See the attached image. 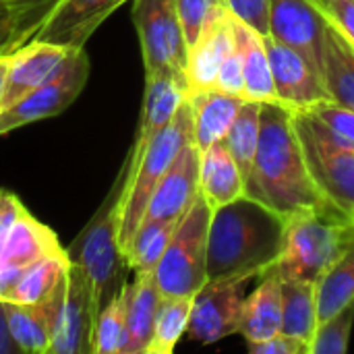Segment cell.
Listing matches in <instances>:
<instances>
[{"mask_svg": "<svg viewBox=\"0 0 354 354\" xmlns=\"http://www.w3.org/2000/svg\"><path fill=\"white\" fill-rule=\"evenodd\" d=\"M245 195L259 199L286 220L311 209L338 216L311 180L292 114L282 104L261 106L259 147Z\"/></svg>", "mask_w": 354, "mask_h": 354, "instance_id": "obj_1", "label": "cell"}, {"mask_svg": "<svg viewBox=\"0 0 354 354\" xmlns=\"http://www.w3.org/2000/svg\"><path fill=\"white\" fill-rule=\"evenodd\" d=\"M286 218L253 197L214 209L207 243V280L236 274H268L284 245Z\"/></svg>", "mask_w": 354, "mask_h": 354, "instance_id": "obj_2", "label": "cell"}, {"mask_svg": "<svg viewBox=\"0 0 354 354\" xmlns=\"http://www.w3.org/2000/svg\"><path fill=\"white\" fill-rule=\"evenodd\" d=\"M189 143H195L193 139V106L189 100H185L174 114V118L149 141V145L137 156L127 158V178L120 193V224H118V241L122 247V253L127 251L129 243L133 241L137 228L141 226L145 218L147 203L180 153V149Z\"/></svg>", "mask_w": 354, "mask_h": 354, "instance_id": "obj_3", "label": "cell"}, {"mask_svg": "<svg viewBox=\"0 0 354 354\" xmlns=\"http://www.w3.org/2000/svg\"><path fill=\"white\" fill-rule=\"evenodd\" d=\"M124 178H127V164L122 166L116 183L108 191L97 212L77 234V239L66 247L68 259L83 270V274L91 284L97 313L127 284L129 263L118 241V224H120L118 207H120V193L124 187Z\"/></svg>", "mask_w": 354, "mask_h": 354, "instance_id": "obj_4", "label": "cell"}, {"mask_svg": "<svg viewBox=\"0 0 354 354\" xmlns=\"http://www.w3.org/2000/svg\"><path fill=\"white\" fill-rule=\"evenodd\" d=\"M353 239L351 220L328 212H299L286 220L282 253L274 268L282 280L317 284Z\"/></svg>", "mask_w": 354, "mask_h": 354, "instance_id": "obj_5", "label": "cell"}, {"mask_svg": "<svg viewBox=\"0 0 354 354\" xmlns=\"http://www.w3.org/2000/svg\"><path fill=\"white\" fill-rule=\"evenodd\" d=\"M301 141L307 170L328 205L353 222L354 214V149L309 110H290Z\"/></svg>", "mask_w": 354, "mask_h": 354, "instance_id": "obj_6", "label": "cell"}, {"mask_svg": "<svg viewBox=\"0 0 354 354\" xmlns=\"http://www.w3.org/2000/svg\"><path fill=\"white\" fill-rule=\"evenodd\" d=\"M68 255L56 232L39 222L23 201L0 189V301H6L25 270L46 257Z\"/></svg>", "mask_w": 354, "mask_h": 354, "instance_id": "obj_7", "label": "cell"}, {"mask_svg": "<svg viewBox=\"0 0 354 354\" xmlns=\"http://www.w3.org/2000/svg\"><path fill=\"white\" fill-rule=\"evenodd\" d=\"M214 209L199 193L180 220L168 249L156 266V284L164 299L189 297L207 282V243Z\"/></svg>", "mask_w": 354, "mask_h": 354, "instance_id": "obj_8", "label": "cell"}, {"mask_svg": "<svg viewBox=\"0 0 354 354\" xmlns=\"http://www.w3.org/2000/svg\"><path fill=\"white\" fill-rule=\"evenodd\" d=\"M133 23L145 75H168L185 83L189 46L174 0H133Z\"/></svg>", "mask_w": 354, "mask_h": 354, "instance_id": "obj_9", "label": "cell"}, {"mask_svg": "<svg viewBox=\"0 0 354 354\" xmlns=\"http://www.w3.org/2000/svg\"><path fill=\"white\" fill-rule=\"evenodd\" d=\"M89 71L91 66L85 48L71 50L66 60L48 81L21 97L17 104L0 110V137L19 127L39 122L64 112L81 95L83 87L87 85Z\"/></svg>", "mask_w": 354, "mask_h": 354, "instance_id": "obj_10", "label": "cell"}, {"mask_svg": "<svg viewBox=\"0 0 354 354\" xmlns=\"http://www.w3.org/2000/svg\"><path fill=\"white\" fill-rule=\"evenodd\" d=\"M255 274H236L207 280L193 297L187 336L201 344H216L239 334L247 301V288L257 282Z\"/></svg>", "mask_w": 354, "mask_h": 354, "instance_id": "obj_11", "label": "cell"}, {"mask_svg": "<svg viewBox=\"0 0 354 354\" xmlns=\"http://www.w3.org/2000/svg\"><path fill=\"white\" fill-rule=\"evenodd\" d=\"M95 317L97 307L91 284L83 270L71 261L48 354H91Z\"/></svg>", "mask_w": 354, "mask_h": 354, "instance_id": "obj_12", "label": "cell"}, {"mask_svg": "<svg viewBox=\"0 0 354 354\" xmlns=\"http://www.w3.org/2000/svg\"><path fill=\"white\" fill-rule=\"evenodd\" d=\"M266 48L272 64L278 104L286 106L288 110H309L330 100L319 71L301 52L274 39L272 35L266 37Z\"/></svg>", "mask_w": 354, "mask_h": 354, "instance_id": "obj_13", "label": "cell"}, {"mask_svg": "<svg viewBox=\"0 0 354 354\" xmlns=\"http://www.w3.org/2000/svg\"><path fill=\"white\" fill-rule=\"evenodd\" d=\"M124 2L127 0H58L33 37L71 50L85 48L97 27Z\"/></svg>", "mask_w": 354, "mask_h": 354, "instance_id": "obj_14", "label": "cell"}, {"mask_svg": "<svg viewBox=\"0 0 354 354\" xmlns=\"http://www.w3.org/2000/svg\"><path fill=\"white\" fill-rule=\"evenodd\" d=\"M68 54L71 48L35 37L27 39L23 46L12 50L8 58L4 93L0 97V110L17 104L21 97L37 89L44 81H48L60 68Z\"/></svg>", "mask_w": 354, "mask_h": 354, "instance_id": "obj_15", "label": "cell"}, {"mask_svg": "<svg viewBox=\"0 0 354 354\" xmlns=\"http://www.w3.org/2000/svg\"><path fill=\"white\" fill-rule=\"evenodd\" d=\"M199 195V149L189 143L180 149L160 185L156 187L143 222L183 218ZM141 222V224H143Z\"/></svg>", "mask_w": 354, "mask_h": 354, "instance_id": "obj_16", "label": "cell"}, {"mask_svg": "<svg viewBox=\"0 0 354 354\" xmlns=\"http://www.w3.org/2000/svg\"><path fill=\"white\" fill-rule=\"evenodd\" d=\"M324 25L311 0H270V35L301 52L317 71Z\"/></svg>", "mask_w": 354, "mask_h": 354, "instance_id": "obj_17", "label": "cell"}, {"mask_svg": "<svg viewBox=\"0 0 354 354\" xmlns=\"http://www.w3.org/2000/svg\"><path fill=\"white\" fill-rule=\"evenodd\" d=\"M234 50V33L230 23V10L216 19L199 37V41L189 48L185 85L187 97L216 89V79L222 62Z\"/></svg>", "mask_w": 354, "mask_h": 354, "instance_id": "obj_18", "label": "cell"}, {"mask_svg": "<svg viewBox=\"0 0 354 354\" xmlns=\"http://www.w3.org/2000/svg\"><path fill=\"white\" fill-rule=\"evenodd\" d=\"M185 100L187 89L183 81L168 75H145L143 108L139 116L137 137L129 151L131 158H137L149 145V141L174 118Z\"/></svg>", "mask_w": 354, "mask_h": 354, "instance_id": "obj_19", "label": "cell"}, {"mask_svg": "<svg viewBox=\"0 0 354 354\" xmlns=\"http://www.w3.org/2000/svg\"><path fill=\"white\" fill-rule=\"evenodd\" d=\"M282 332V276L272 268L257 280V286L247 295L239 334L247 344L268 340Z\"/></svg>", "mask_w": 354, "mask_h": 354, "instance_id": "obj_20", "label": "cell"}, {"mask_svg": "<svg viewBox=\"0 0 354 354\" xmlns=\"http://www.w3.org/2000/svg\"><path fill=\"white\" fill-rule=\"evenodd\" d=\"M62 290H64V280L58 286V290L41 303H35V305L4 303L12 338L19 344V348L23 351V354L50 353Z\"/></svg>", "mask_w": 354, "mask_h": 354, "instance_id": "obj_21", "label": "cell"}, {"mask_svg": "<svg viewBox=\"0 0 354 354\" xmlns=\"http://www.w3.org/2000/svg\"><path fill=\"white\" fill-rule=\"evenodd\" d=\"M162 305V295L153 272H137L129 286L127 330L120 354H145L153 336L156 317Z\"/></svg>", "mask_w": 354, "mask_h": 354, "instance_id": "obj_22", "label": "cell"}, {"mask_svg": "<svg viewBox=\"0 0 354 354\" xmlns=\"http://www.w3.org/2000/svg\"><path fill=\"white\" fill-rule=\"evenodd\" d=\"M319 75L330 100L354 110V46L328 21L322 33Z\"/></svg>", "mask_w": 354, "mask_h": 354, "instance_id": "obj_23", "label": "cell"}, {"mask_svg": "<svg viewBox=\"0 0 354 354\" xmlns=\"http://www.w3.org/2000/svg\"><path fill=\"white\" fill-rule=\"evenodd\" d=\"M230 23L234 33V48L243 60L247 97L261 104H278L266 37L247 23H243L241 19H236L234 15H230Z\"/></svg>", "mask_w": 354, "mask_h": 354, "instance_id": "obj_24", "label": "cell"}, {"mask_svg": "<svg viewBox=\"0 0 354 354\" xmlns=\"http://www.w3.org/2000/svg\"><path fill=\"white\" fill-rule=\"evenodd\" d=\"M199 193L212 209L245 195V178L224 141L199 151Z\"/></svg>", "mask_w": 354, "mask_h": 354, "instance_id": "obj_25", "label": "cell"}, {"mask_svg": "<svg viewBox=\"0 0 354 354\" xmlns=\"http://www.w3.org/2000/svg\"><path fill=\"white\" fill-rule=\"evenodd\" d=\"M193 106V139L199 151L224 141L247 100L212 89L187 97Z\"/></svg>", "mask_w": 354, "mask_h": 354, "instance_id": "obj_26", "label": "cell"}, {"mask_svg": "<svg viewBox=\"0 0 354 354\" xmlns=\"http://www.w3.org/2000/svg\"><path fill=\"white\" fill-rule=\"evenodd\" d=\"M317 326V284L309 280H282V332L311 348Z\"/></svg>", "mask_w": 354, "mask_h": 354, "instance_id": "obj_27", "label": "cell"}, {"mask_svg": "<svg viewBox=\"0 0 354 354\" xmlns=\"http://www.w3.org/2000/svg\"><path fill=\"white\" fill-rule=\"evenodd\" d=\"M354 303V239L317 282L319 324Z\"/></svg>", "mask_w": 354, "mask_h": 354, "instance_id": "obj_28", "label": "cell"}, {"mask_svg": "<svg viewBox=\"0 0 354 354\" xmlns=\"http://www.w3.org/2000/svg\"><path fill=\"white\" fill-rule=\"evenodd\" d=\"M68 255L62 257H46L25 270L21 278L15 282L8 299L4 303H23V305H35L46 301L50 295L58 290L62 284L66 270H68Z\"/></svg>", "mask_w": 354, "mask_h": 354, "instance_id": "obj_29", "label": "cell"}, {"mask_svg": "<svg viewBox=\"0 0 354 354\" xmlns=\"http://www.w3.org/2000/svg\"><path fill=\"white\" fill-rule=\"evenodd\" d=\"M261 106H263L261 102L247 100L224 139L228 151L232 153L245 178V187H247V180L251 178L255 158H257L259 135H261Z\"/></svg>", "mask_w": 354, "mask_h": 354, "instance_id": "obj_30", "label": "cell"}, {"mask_svg": "<svg viewBox=\"0 0 354 354\" xmlns=\"http://www.w3.org/2000/svg\"><path fill=\"white\" fill-rule=\"evenodd\" d=\"M185 218V216H183ZM183 218L176 220H160V222H143L133 241L129 243L124 257L129 263V270L137 272H156V266L160 263L164 251L168 249L178 224Z\"/></svg>", "mask_w": 354, "mask_h": 354, "instance_id": "obj_31", "label": "cell"}, {"mask_svg": "<svg viewBox=\"0 0 354 354\" xmlns=\"http://www.w3.org/2000/svg\"><path fill=\"white\" fill-rule=\"evenodd\" d=\"M193 297H162V305L156 317L153 336L145 354H172L178 340L187 334L189 317L193 309Z\"/></svg>", "mask_w": 354, "mask_h": 354, "instance_id": "obj_32", "label": "cell"}, {"mask_svg": "<svg viewBox=\"0 0 354 354\" xmlns=\"http://www.w3.org/2000/svg\"><path fill=\"white\" fill-rule=\"evenodd\" d=\"M129 282L124 288L100 309L91 334V354H120V346L127 330V307H129Z\"/></svg>", "mask_w": 354, "mask_h": 354, "instance_id": "obj_33", "label": "cell"}, {"mask_svg": "<svg viewBox=\"0 0 354 354\" xmlns=\"http://www.w3.org/2000/svg\"><path fill=\"white\" fill-rule=\"evenodd\" d=\"M54 4H37V6H21L8 17L0 19V56L10 54L27 39H31Z\"/></svg>", "mask_w": 354, "mask_h": 354, "instance_id": "obj_34", "label": "cell"}, {"mask_svg": "<svg viewBox=\"0 0 354 354\" xmlns=\"http://www.w3.org/2000/svg\"><path fill=\"white\" fill-rule=\"evenodd\" d=\"M174 4L189 48H193L199 41L203 31L216 19L228 12L224 0H174Z\"/></svg>", "mask_w": 354, "mask_h": 354, "instance_id": "obj_35", "label": "cell"}, {"mask_svg": "<svg viewBox=\"0 0 354 354\" xmlns=\"http://www.w3.org/2000/svg\"><path fill=\"white\" fill-rule=\"evenodd\" d=\"M354 326V303L317 326L309 354H346Z\"/></svg>", "mask_w": 354, "mask_h": 354, "instance_id": "obj_36", "label": "cell"}, {"mask_svg": "<svg viewBox=\"0 0 354 354\" xmlns=\"http://www.w3.org/2000/svg\"><path fill=\"white\" fill-rule=\"evenodd\" d=\"M313 116H317L334 135L338 141L354 149V110H348L332 100L322 102L313 108H309Z\"/></svg>", "mask_w": 354, "mask_h": 354, "instance_id": "obj_37", "label": "cell"}, {"mask_svg": "<svg viewBox=\"0 0 354 354\" xmlns=\"http://www.w3.org/2000/svg\"><path fill=\"white\" fill-rule=\"evenodd\" d=\"M311 4L354 46V0H311Z\"/></svg>", "mask_w": 354, "mask_h": 354, "instance_id": "obj_38", "label": "cell"}, {"mask_svg": "<svg viewBox=\"0 0 354 354\" xmlns=\"http://www.w3.org/2000/svg\"><path fill=\"white\" fill-rule=\"evenodd\" d=\"M230 15L259 31L263 37L270 35V0H224Z\"/></svg>", "mask_w": 354, "mask_h": 354, "instance_id": "obj_39", "label": "cell"}, {"mask_svg": "<svg viewBox=\"0 0 354 354\" xmlns=\"http://www.w3.org/2000/svg\"><path fill=\"white\" fill-rule=\"evenodd\" d=\"M216 89L224 91L228 95H236L243 100L247 97V85H245V71H243V60L236 48L226 56V60L220 66L218 79H216Z\"/></svg>", "mask_w": 354, "mask_h": 354, "instance_id": "obj_40", "label": "cell"}, {"mask_svg": "<svg viewBox=\"0 0 354 354\" xmlns=\"http://www.w3.org/2000/svg\"><path fill=\"white\" fill-rule=\"evenodd\" d=\"M249 353L251 354H309V346L284 332L261 340V342H253L247 344Z\"/></svg>", "mask_w": 354, "mask_h": 354, "instance_id": "obj_41", "label": "cell"}, {"mask_svg": "<svg viewBox=\"0 0 354 354\" xmlns=\"http://www.w3.org/2000/svg\"><path fill=\"white\" fill-rule=\"evenodd\" d=\"M0 354H23V351L19 348V344L12 338L4 301H0Z\"/></svg>", "mask_w": 354, "mask_h": 354, "instance_id": "obj_42", "label": "cell"}, {"mask_svg": "<svg viewBox=\"0 0 354 354\" xmlns=\"http://www.w3.org/2000/svg\"><path fill=\"white\" fill-rule=\"evenodd\" d=\"M12 8H21V6H37V4H56L58 0H0Z\"/></svg>", "mask_w": 354, "mask_h": 354, "instance_id": "obj_43", "label": "cell"}, {"mask_svg": "<svg viewBox=\"0 0 354 354\" xmlns=\"http://www.w3.org/2000/svg\"><path fill=\"white\" fill-rule=\"evenodd\" d=\"M8 58H10V54L0 56V97L4 93V83H6V73H8Z\"/></svg>", "mask_w": 354, "mask_h": 354, "instance_id": "obj_44", "label": "cell"}, {"mask_svg": "<svg viewBox=\"0 0 354 354\" xmlns=\"http://www.w3.org/2000/svg\"><path fill=\"white\" fill-rule=\"evenodd\" d=\"M17 8H12V6H8V4H4V2H0V19L2 17H8L10 12H15Z\"/></svg>", "mask_w": 354, "mask_h": 354, "instance_id": "obj_45", "label": "cell"}, {"mask_svg": "<svg viewBox=\"0 0 354 354\" xmlns=\"http://www.w3.org/2000/svg\"><path fill=\"white\" fill-rule=\"evenodd\" d=\"M353 224H354V214H353Z\"/></svg>", "mask_w": 354, "mask_h": 354, "instance_id": "obj_46", "label": "cell"}]
</instances>
